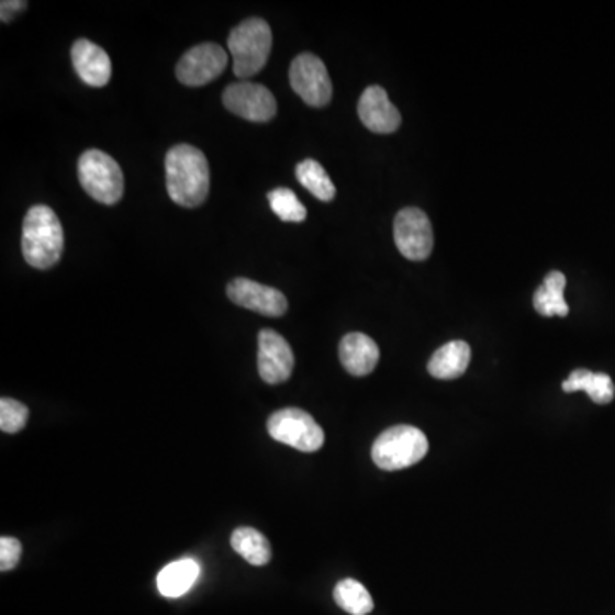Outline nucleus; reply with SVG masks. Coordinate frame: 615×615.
I'll use <instances>...</instances> for the list:
<instances>
[{"label": "nucleus", "mask_w": 615, "mask_h": 615, "mask_svg": "<svg viewBox=\"0 0 615 615\" xmlns=\"http://www.w3.org/2000/svg\"><path fill=\"white\" fill-rule=\"evenodd\" d=\"M166 190L181 208L204 204L211 187V171L202 150L190 144H178L166 154Z\"/></svg>", "instance_id": "f257e3e1"}, {"label": "nucleus", "mask_w": 615, "mask_h": 615, "mask_svg": "<svg viewBox=\"0 0 615 615\" xmlns=\"http://www.w3.org/2000/svg\"><path fill=\"white\" fill-rule=\"evenodd\" d=\"M21 248L24 260L35 269H52L60 260L64 251V227L48 205H33L27 211Z\"/></svg>", "instance_id": "f03ea898"}, {"label": "nucleus", "mask_w": 615, "mask_h": 615, "mask_svg": "<svg viewBox=\"0 0 615 615\" xmlns=\"http://www.w3.org/2000/svg\"><path fill=\"white\" fill-rule=\"evenodd\" d=\"M227 48L233 57L235 76L248 79L260 72L269 60L272 30L267 21L250 18L231 31Z\"/></svg>", "instance_id": "7ed1b4c3"}, {"label": "nucleus", "mask_w": 615, "mask_h": 615, "mask_svg": "<svg viewBox=\"0 0 615 615\" xmlns=\"http://www.w3.org/2000/svg\"><path fill=\"white\" fill-rule=\"evenodd\" d=\"M429 450L426 435L414 426H393L373 443L371 458L381 470L407 469L420 463Z\"/></svg>", "instance_id": "20e7f679"}, {"label": "nucleus", "mask_w": 615, "mask_h": 615, "mask_svg": "<svg viewBox=\"0 0 615 615\" xmlns=\"http://www.w3.org/2000/svg\"><path fill=\"white\" fill-rule=\"evenodd\" d=\"M77 175L82 189L101 204L113 205L123 197V174L119 163L100 149H89L79 158Z\"/></svg>", "instance_id": "39448f33"}, {"label": "nucleus", "mask_w": 615, "mask_h": 615, "mask_svg": "<svg viewBox=\"0 0 615 615\" xmlns=\"http://www.w3.org/2000/svg\"><path fill=\"white\" fill-rule=\"evenodd\" d=\"M270 438L304 454H313L325 443V433L312 415L301 409L289 407L273 412L267 421Z\"/></svg>", "instance_id": "423d86ee"}, {"label": "nucleus", "mask_w": 615, "mask_h": 615, "mask_svg": "<svg viewBox=\"0 0 615 615\" xmlns=\"http://www.w3.org/2000/svg\"><path fill=\"white\" fill-rule=\"evenodd\" d=\"M289 82L298 97L310 107L322 108L331 103V76L325 64L316 55H298L289 69Z\"/></svg>", "instance_id": "0eeeda50"}, {"label": "nucleus", "mask_w": 615, "mask_h": 615, "mask_svg": "<svg viewBox=\"0 0 615 615\" xmlns=\"http://www.w3.org/2000/svg\"><path fill=\"white\" fill-rule=\"evenodd\" d=\"M393 238L400 254L409 260H426L435 246L429 217L426 212L415 208L402 209L396 214Z\"/></svg>", "instance_id": "6e6552de"}, {"label": "nucleus", "mask_w": 615, "mask_h": 615, "mask_svg": "<svg viewBox=\"0 0 615 615\" xmlns=\"http://www.w3.org/2000/svg\"><path fill=\"white\" fill-rule=\"evenodd\" d=\"M227 54L217 43H202L190 48L177 64L181 85L200 88L214 81L226 70Z\"/></svg>", "instance_id": "1a4fd4ad"}, {"label": "nucleus", "mask_w": 615, "mask_h": 615, "mask_svg": "<svg viewBox=\"0 0 615 615\" xmlns=\"http://www.w3.org/2000/svg\"><path fill=\"white\" fill-rule=\"evenodd\" d=\"M223 103L231 113L250 122H269L277 113L272 92L257 82L243 81L227 86L223 92Z\"/></svg>", "instance_id": "9d476101"}, {"label": "nucleus", "mask_w": 615, "mask_h": 615, "mask_svg": "<svg viewBox=\"0 0 615 615\" xmlns=\"http://www.w3.org/2000/svg\"><path fill=\"white\" fill-rule=\"evenodd\" d=\"M258 373L269 384L284 383L294 369V354L281 334L264 328L258 334Z\"/></svg>", "instance_id": "9b49d317"}, {"label": "nucleus", "mask_w": 615, "mask_h": 615, "mask_svg": "<svg viewBox=\"0 0 615 615\" xmlns=\"http://www.w3.org/2000/svg\"><path fill=\"white\" fill-rule=\"evenodd\" d=\"M227 298L238 306L266 316H282L288 312V300L279 289L238 277L227 284Z\"/></svg>", "instance_id": "f8f14e48"}, {"label": "nucleus", "mask_w": 615, "mask_h": 615, "mask_svg": "<svg viewBox=\"0 0 615 615\" xmlns=\"http://www.w3.org/2000/svg\"><path fill=\"white\" fill-rule=\"evenodd\" d=\"M359 119L374 134H392L402 123L399 110L381 86L365 89L358 104Z\"/></svg>", "instance_id": "ddd939ff"}, {"label": "nucleus", "mask_w": 615, "mask_h": 615, "mask_svg": "<svg viewBox=\"0 0 615 615\" xmlns=\"http://www.w3.org/2000/svg\"><path fill=\"white\" fill-rule=\"evenodd\" d=\"M72 64L77 76L91 88H103L110 82L112 60L97 43L77 40L72 45Z\"/></svg>", "instance_id": "4468645a"}, {"label": "nucleus", "mask_w": 615, "mask_h": 615, "mask_svg": "<svg viewBox=\"0 0 615 615\" xmlns=\"http://www.w3.org/2000/svg\"><path fill=\"white\" fill-rule=\"evenodd\" d=\"M338 358L347 373L353 377H366V374L373 373V369L377 368L378 361H380V349L373 338L354 332L340 340Z\"/></svg>", "instance_id": "2eb2a0df"}, {"label": "nucleus", "mask_w": 615, "mask_h": 615, "mask_svg": "<svg viewBox=\"0 0 615 615\" xmlns=\"http://www.w3.org/2000/svg\"><path fill=\"white\" fill-rule=\"evenodd\" d=\"M470 346L463 340H451L439 347L429 359L427 371L438 380H455L466 373L470 365Z\"/></svg>", "instance_id": "dca6fc26"}, {"label": "nucleus", "mask_w": 615, "mask_h": 615, "mask_svg": "<svg viewBox=\"0 0 615 615\" xmlns=\"http://www.w3.org/2000/svg\"><path fill=\"white\" fill-rule=\"evenodd\" d=\"M200 577L199 562L193 559H180L161 569L156 578L159 593L166 599H178L189 593Z\"/></svg>", "instance_id": "f3484780"}, {"label": "nucleus", "mask_w": 615, "mask_h": 615, "mask_svg": "<svg viewBox=\"0 0 615 615\" xmlns=\"http://www.w3.org/2000/svg\"><path fill=\"white\" fill-rule=\"evenodd\" d=\"M566 393L586 392L595 404H611L615 396L614 381L608 374L592 373L589 369H577L562 381Z\"/></svg>", "instance_id": "a211bd4d"}, {"label": "nucleus", "mask_w": 615, "mask_h": 615, "mask_svg": "<svg viewBox=\"0 0 615 615\" xmlns=\"http://www.w3.org/2000/svg\"><path fill=\"white\" fill-rule=\"evenodd\" d=\"M564 273L559 270L547 273L543 286L534 294V306L538 315L568 316L569 306L564 300Z\"/></svg>", "instance_id": "6ab92c4d"}, {"label": "nucleus", "mask_w": 615, "mask_h": 615, "mask_svg": "<svg viewBox=\"0 0 615 615\" xmlns=\"http://www.w3.org/2000/svg\"><path fill=\"white\" fill-rule=\"evenodd\" d=\"M231 547L239 554L245 561L254 566L269 564L272 558L269 540L266 535L250 527L236 528L231 535Z\"/></svg>", "instance_id": "aec40b11"}, {"label": "nucleus", "mask_w": 615, "mask_h": 615, "mask_svg": "<svg viewBox=\"0 0 615 615\" xmlns=\"http://www.w3.org/2000/svg\"><path fill=\"white\" fill-rule=\"evenodd\" d=\"M334 600L338 607L350 615H368L374 607L373 599L365 589V584L350 578L335 584Z\"/></svg>", "instance_id": "412c9836"}, {"label": "nucleus", "mask_w": 615, "mask_h": 615, "mask_svg": "<svg viewBox=\"0 0 615 615\" xmlns=\"http://www.w3.org/2000/svg\"><path fill=\"white\" fill-rule=\"evenodd\" d=\"M297 178L308 192L313 193L322 202H331L337 193L334 181L315 159L301 161L297 166Z\"/></svg>", "instance_id": "4be33fe9"}, {"label": "nucleus", "mask_w": 615, "mask_h": 615, "mask_svg": "<svg viewBox=\"0 0 615 615\" xmlns=\"http://www.w3.org/2000/svg\"><path fill=\"white\" fill-rule=\"evenodd\" d=\"M270 209L284 223H301L306 220V208L301 204L297 193L289 189H273L267 195Z\"/></svg>", "instance_id": "5701e85b"}, {"label": "nucleus", "mask_w": 615, "mask_h": 615, "mask_svg": "<svg viewBox=\"0 0 615 615\" xmlns=\"http://www.w3.org/2000/svg\"><path fill=\"white\" fill-rule=\"evenodd\" d=\"M30 411L26 405L21 404L18 400L2 396L0 400V429L8 435L20 433L26 426Z\"/></svg>", "instance_id": "b1692460"}, {"label": "nucleus", "mask_w": 615, "mask_h": 615, "mask_svg": "<svg viewBox=\"0 0 615 615\" xmlns=\"http://www.w3.org/2000/svg\"><path fill=\"white\" fill-rule=\"evenodd\" d=\"M21 554H23V546L20 540L14 537L0 538V571H11L21 561Z\"/></svg>", "instance_id": "393cba45"}, {"label": "nucleus", "mask_w": 615, "mask_h": 615, "mask_svg": "<svg viewBox=\"0 0 615 615\" xmlns=\"http://www.w3.org/2000/svg\"><path fill=\"white\" fill-rule=\"evenodd\" d=\"M26 8L27 2H21V0H4V2L0 4V18H2L4 23H9L15 14H20V12L24 11Z\"/></svg>", "instance_id": "a878e982"}]
</instances>
